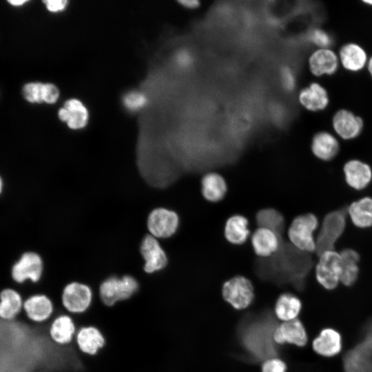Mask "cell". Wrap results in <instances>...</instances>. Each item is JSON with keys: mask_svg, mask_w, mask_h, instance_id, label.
Here are the masks:
<instances>
[{"mask_svg": "<svg viewBox=\"0 0 372 372\" xmlns=\"http://www.w3.org/2000/svg\"><path fill=\"white\" fill-rule=\"evenodd\" d=\"M347 209H337L324 216L316 238L318 256L325 251L336 249V245L347 228Z\"/></svg>", "mask_w": 372, "mask_h": 372, "instance_id": "obj_1", "label": "cell"}, {"mask_svg": "<svg viewBox=\"0 0 372 372\" xmlns=\"http://www.w3.org/2000/svg\"><path fill=\"white\" fill-rule=\"evenodd\" d=\"M318 227L316 215L311 212L300 214L292 220L288 229V237L298 250L307 254L316 252L314 233Z\"/></svg>", "mask_w": 372, "mask_h": 372, "instance_id": "obj_2", "label": "cell"}, {"mask_svg": "<svg viewBox=\"0 0 372 372\" xmlns=\"http://www.w3.org/2000/svg\"><path fill=\"white\" fill-rule=\"evenodd\" d=\"M363 336L344 355V372H372V320L365 327Z\"/></svg>", "mask_w": 372, "mask_h": 372, "instance_id": "obj_3", "label": "cell"}, {"mask_svg": "<svg viewBox=\"0 0 372 372\" xmlns=\"http://www.w3.org/2000/svg\"><path fill=\"white\" fill-rule=\"evenodd\" d=\"M137 280L132 276L119 278L110 276L104 280L99 287V296L107 307L130 299L138 289Z\"/></svg>", "mask_w": 372, "mask_h": 372, "instance_id": "obj_4", "label": "cell"}, {"mask_svg": "<svg viewBox=\"0 0 372 372\" xmlns=\"http://www.w3.org/2000/svg\"><path fill=\"white\" fill-rule=\"evenodd\" d=\"M341 273L340 256L336 249L325 251L318 256L315 267L317 282L326 290L336 289Z\"/></svg>", "mask_w": 372, "mask_h": 372, "instance_id": "obj_5", "label": "cell"}, {"mask_svg": "<svg viewBox=\"0 0 372 372\" xmlns=\"http://www.w3.org/2000/svg\"><path fill=\"white\" fill-rule=\"evenodd\" d=\"M222 294L224 300L234 309H243L254 300V286L248 278L236 276L223 284Z\"/></svg>", "mask_w": 372, "mask_h": 372, "instance_id": "obj_6", "label": "cell"}, {"mask_svg": "<svg viewBox=\"0 0 372 372\" xmlns=\"http://www.w3.org/2000/svg\"><path fill=\"white\" fill-rule=\"evenodd\" d=\"M92 298V291L88 285L74 281L63 288L61 294V304L69 313L80 314L90 307Z\"/></svg>", "mask_w": 372, "mask_h": 372, "instance_id": "obj_7", "label": "cell"}, {"mask_svg": "<svg viewBox=\"0 0 372 372\" xmlns=\"http://www.w3.org/2000/svg\"><path fill=\"white\" fill-rule=\"evenodd\" d=\"M43 265L41 258L34 252L24 253L11 268V276L18 284L26 281L37 283L41 280Z\"/></svg>", "mask_w": 372, "mask_h": 372, "instance_id": "obj_8", "label": "cell"}, {"mask_svg": "<svg viewBox=\"0 0 372 372\" xmlns=\"http://www.w3.org/2000/svg\"><path fill=\"white\" fill-rule=\"evenodd\" d=\"M178 225V214L174 211L166 208H156L147 217V229L150 235L156 238H166L173 236Z\"/></svg>", "mask_w": 372, "mask_h": 372, "instance_id": "obj_9", "label": "cell"}, {"mask_svg": "<svg viewBox=\"0 0 372 372\" xmlns=\"http://www.w3.org/2000/svg\"><path fill=\"white\" fill-rule=\"evenodd\" d=\"M140 251L144 260L143 270L147 273H153L165 268L167 265L166 253L157 239L150 234L143 238Z\"/></svg>", "mask_w": 372, "mask_h": 372, "instance_id": "obj_10", "label": "cell"}, {"mask_svg": "<svg viewBox=\"0 0 372 372\" xmlns=\"http://www.w3.org/2000/svg\"><path fill=\"white\" fill-rule=\"evenodd\" d=\"M344 182L355 191H363L372 183V167L358 159H351L342 167Z\"/></svg>", "mask_w": 372, "mask_h": 372, "instance_id": "obj_11", "label": "cell"}, {"mask_svg": "<svg viewBox=\"0 0 372 372\" xmlns=\"http://www.w3.org/2000/svg\"><path fill=\"white\" fill-rule=\"evenodd\" d=\"M273 340L279 344L289 343L300 347L307 343L308 335L302 322L296 318L277 326L273 333Z\"/></svg>", "mask_w": 372, "mask_h": 372, "instance_id": "obj_12", "label": "cell"}, {"mask_svg": "<svg viewBox=\"0 0 372 372\" xmlns=\"http://www.w3.org/2000/svg\"><path fill=\"white\" fill-rule=\"evenodd\" d=\"M313 350L320 356L333 358L342 349V338L340 333L331 327L322 329L312 341Z\"/></svg>", "mask_w": 372, "mask_h": 372, "instance_id": "obj_13", "label": "cell"}, {"mask_svg": "<svg viewBox=\"0 0 372 372\" xmlns=\"http://www.w3.org/2000/svg\"><path fill=\"white\" fill-rule=\"evenodd\" d=\"M23 309L32 322L43 323L50 320L54 313L52 300L45 294H35L26 299Z\"/></svg>", "mask_w": 372, "mask_h": 372, "instance_id": "obj_14", "label": "cell"}, {"mask_svg": "<svg viewBox=\"0 0 372 372\" xmlns=\"http://www.w3.org/2000/svg\"><path fill=\"white\" fill-rule=\"evenodd\" d=\"M339 253L341 265L340 283L345 287H351L357 282L360 273V254L350 247L344 248Z\"/></svg>", "mask_w": 372, "mask_h": 372, "instance_id": "obj_15", "label": "cell"}, {"mask_svg": "<svg viewBox=\"0 0 372 372\" xmlns=\"http://www.w3.org/2000/svg\"><path fill=\"white\" fill-rule=\"evenodd\" d=\"M59 118L72 130L82 129L87 123L89 114L87 108L76 99L66 101L59 109Z\"/></svg>", "mask_w": 372, "mask_h": 372, "instance_id": "obj_16", "label": "cell"}, {"mask_svg": "<svg viewBox=\"0 0 372 372\" xmlns=\"http://www.w3.org/2000/svg\"><path fill=\"white\" fill-rule=\"evenodd\" d=\"M76 333V325L68 315L61 313L52 316L49 327V335L58 346L70 343Z\"/></svg>", "mask_w": 372, "mask_h": 372, "instance_id": "obj_17", "label": "cell"}, {"mask_svg": "<svg viewBox=\"0 0 372 372\" xmlns=\"http://www.w3.org/2000/svg\"><path fill=\"white\" fill-rule=\"evenodd\" d=\"M347 215L352 224L360 229L372 227V196H364L353 200L347 207Z\"/></svg>", "mask_w": 372, "mask_h": 372, "instance_id": "obj_18", "label": "cell"}, {"mask_svg": "<svg viewBox=\"0 0 372 372\" xmlns=\"http://www.w3.org/2000/svg\"><path fill=\"white\" fill-rule=\"evenodd\" d=\"M76 343L82 353L94 355L105 346V338L97 327L84 326L76 333Z\"/></svg>", "mask_w": 372, "mask_h": 372, "instance_id": "obj_19", "label": "cell"}, {"mask_svg": "<svg viewBox=\"0 0 372 372\" xmlns=\"http://www.w3.org/2000/svg\"><path fill=\"white\" fill-rule=\"evenodd\" d=\"M333 124L340 136L347 140L357 137L362 129V119L345 110L335 114Z\"/></svg>", "mask_w": 372, "mask_h": 372, "instance_id": "obj_20", "label": "cell"}, {"mask_svg": "<svg viewBox=\"0 0 372 372\" xmlns=\"http://www.w3.org/2000/svg\"><path fill=\"white\" fill-rule=\"evenodd\" d=\"M251 245L255 254L258 256H270L279 248L278 235L267 228L259 227L251 236Z\"/></svg>", "mask_w": 372, "mask_h": 372, "instance_id": "obj_21", "label": "cell"}, {"mask_svg": "<svg viewBox=\"0 0 372 372\" xmlns=\"http://www.w3.org/2000/svg\"><path fill=\"white\" fill-rule=\"evenodd\" d=\"M339 143L331 134L321 132L316 134L312 140L311 150L318 159L323 161L333 160L338 154Z\"/></svg>", "mask_w": 372, "mask_h": 372, "instance_id": "obj_22", "label": "cell"}, {"mask_svg": "<svg viewBox=\"0 0 372 372\" xmlns=\"http://www.w3.org/2000/svg\"><path fill=\"white\" fill-rule=\"evenodd\" d=\"M227 186L224 178L216 172H209L201 180V192L203 197L211 203H217L224 198Z\"/></svg>", "mask_w": 372, "mask_h": 372, "instance_id": "obj_23", "label": "cell"}, {"mask_svg": "<svg viewBox=\"0 0 372 372\" xmlns=\"http://www.w3.org/2000/svg\"><path fill=\"white\" fill-rule=\"evenodd\" d=\"M249 222L246 217L236 214L229 217L225 226V237L234 245H242L247 240L250 231Z\"/></svg>", "mask_w": 372, "mask_h": 372, "instance_id": "obj_24", "label": "cell"}, {"mask_svg": "<svg viewBox=\"0 0 372 372\" xmlns=\"http://www.w3.org/2000/svg\"><path fill=\"white\" fill-rule=\"evenodd\" d=\"M311 71L316 76L331 74L338 68V59L331 50L323 49L315 52L309 59Z\"/></svg>", "mask_w": 372, "mask_h": 372, "instance_id": "obj_25", "label": "cell"}, {"mask_svg": "<svg viewBox=\"0 0 372 372\" xmlns=\"http://www.w3.org/2000/svg\"><path fill=\"white\" fill-rule=\"evenodd\" d=\"M301 309L300 300L293 294L285 293L278 297L274 310L276 317L285 322L296 319Z\"/></svg>", "mask_w": 372, "mask_h": 372, "instance_id": "obj_26", "label": "cell"}, {"mask_svg": "<svg viewBox=\"0 0 372 372\" xmlns=\"http://www.w3.org/2000/svg\"><path fill=\"white\" fill-rule=\"evenodd\" d=\"M299 99L303 106L312 111L324 109L329 102L326 90L318 83H312L303 89L300 93Z\"/></svg>", "mask_w": 372, "mask_h": 372, "instance_id": "obj_27", "label": "cell"}, {"mask_svg": "<svg viewBox=\"0 0 372 372\" xmlns=\"http://www.w3.org/2000/svg\"><path fill=\"white\" fill-rule=\"evenodd\" d=\"M23 301L21 295L14 289L7 288L0 293V318L14 319L23 309Z\"/></svg>", "mask_w": 372, "mask_h": 372, "instance_id": "obj_28", "label": "cell"}, {"mask_svg": "<svg viewBox=\"0 0 372 372\" xmlns=\"http://www.w3.org/2000/svg\"><path fill=\"white\" fill-rule=\"evenodd\" d=\"M340 59L344 67L349 70L358 71L366 63L365 52L356 44H347L340 50Z\"/></svg>", "mask_w": 372, "mask_h": 372, "instance_id": "obj_29", "label": "cell"}, {"mask_svg": "<svg viewBox=\"0 0 372 372\" xmlns=\"http://www.w3.org/2000/svg\"><path fill=\"white\" fill-rule=\"evenodd\" d=\"M256 218L260 227L271 229L278 235L283 231L285 227L284 217L275 209H263L257 213Z\"/></svg>", "mask_w": 372, "mask_h": 372, "instance_id": "obj_30", "label": "cell"}, {"mask_svg": "<svg viewBox=\"0 0 372 372\" xmlns=\"http://www.w3.org/2000/svg\"><path fill=\"white\" fill-rule=\"evenodd\" d=\"M43 83L31 82L25 84L23 88V95L26 101L32 103L43 102Z\"/></svg>", "mask_w": 372, "mask_h": 372, "instance_id": "obj_31", "label": "cell"}, {"mask_svg": "<svg viewBox=\"0 0 372 372\" xmlns=\"http://www.w3.org/2000/svg\"><path fill=\"white\" fill-rule=\"evenodd\" d=\"M125 106L130 110L135 111L142 108L147 103L145 95L140 92L127 93L123 99Z\"/></svg>", "mask_w": 372, "mask_h": 372, "instance_id": "obj_32", "label": "cell"}, {"mask_svg": "<svg viewBox=\"0 0 372 372\" xmlns=\"http://www.w3.org/2000/svg\"><path fill=\"white\" fill-rule=\"evenodd\" d=\"M286 364L279 358H268L262 365V372H286Z\"/></svg>", "mask_w": 372, "mask_h": 372, "instance_id": "obj_33", "label": "cell"}, {"mask_svg": "<svg viewBox=\"0 0 372 372\" xmlns=\"http://www.w3.org/2000/svg\"><path fill=\"white\" fill-rule=\"evenodd\" d=\"M309 39L313 43L321 47H327L331 43L329 35L320 29L313 30L309 34Z\"/></svg>", "mask_w": 372, "mask_h": 372, "instance_id": "obj_34", "label": "cell"}, {"mask_svg": "<svg viewBox=\"0 0 372 372\" xmlns=\"http://www.w3.org/2000/svg\"><path fill=\"white\" fill-rule=\"evenodd\" d=\"M59 90L52 83H43V102L48 104L54 103L59 99Z\"/></svg>", "mask_w": 372, "mask_h": 372, "instance_id": "obj_35", "label": "cell"}, {"mask_svg": "<svg viewBox=\"0 0 372 372\" xmlns=\"http://www.w3.org/2000/svg\"><path fill=\"white\" fill-rule=\"evenodd\" d=\"M282 82L285 88L291 90L295 86V78L291 70L288 68H284L281 72Z\"/></svg>", "mask_w": 372, "mask_h": 372, "instance_id": "obj_36", "label": "cell"}, {"mask_svg": "<svg viewBox=\"0 0 372 372\" xmlns=\"http://www.w3.org/2000/svg\"><path fill=\"white\" fill-rule=\"evenodd\" d=\"M43 3L50 12H58L65 10L68 1L66 0H45Z\"/></svg>", "mask_w": 372, "mask_h": 372, "instance_id": "obj_37", "label": "cell"}, {"mask_svg": "<svg viewBox=\"0 0 372 372\" xmlns=\"http://www.w3.org/2000/svg\"><path fill=\"white\" fill-rule=\"evenodd\" d=\"M192 56L187 52H181L177 56V62L181 66H188L192 62Z\"/></svg>", "mask_w": 372, "mask_h": 372, "instance_id": "obj_38", "label": "cell"}, {"mask_svg": "<svg viewBox=\"0 0 372 372\" xmlns=\"http://www.w3.org/2000/svg\"><path fill=\"white\" fill-rule=\"evenodd\" d=\"M179 2L183 6L188 8H195L199 6V2L196 0H190V1L183 0V1H180Z\"/></svg>", "mask_w": 372, "mask_h": 372, "instance_id": "obj_39", "label": "cell"}, {"mask_svg": "<svg viewBox=\"0 0 372 372\" xmlns=\"http://www.w3.org/2000/svg\"><path fill=\"white\" fill-rule=\"evenodd\" d=\"M8 2L13 6H21L28 2L26 0H12Z\"/></svg>", "mask_w": 372, "mask_h": 372, "instance_id": "obj_40", "label": "cell"}, {"mask_svg": "<svg viewBox=\"0 0 372 372\" xmlns=\"http://www.w3.org/2000/svg\"><path fill=\"white\" fill-rule=\"evenodd\" d=\"M369 70L372 76V58L370 59L369 63Z\"/></svg>", "mask_w": 372, "mask_h": 372, "instance_id": "obj_41", "label": "cell"}, {"mask_svg": "<svg viewBox=\"0 0 372 372\" xmlns=\"http://www.w3.org/2000/svg\"><path fill=\"white\" fill-rule=\"evenodd\" d=\"M2 187H3V182H2V180H1V178L0 177V194H1V191H2Z\"/></svg>", "mask_w": 372, "mask_h": 372, "instance_id": "obj_42", "label": "cell"}, {"mask_svg": "<svg viewBox=\"0 0 372 372\" xmlns=\"http://www.w3.org/2000/svg\"><path fill=\"white\" fill-rule=\"evenodd\" d=\"M366 3H370V4H372V1H365Z\"/></svg>", "mask_w": 372, "mask_h": 372, "instance_id": "obj_43", "label": "cell"}]
</instances>
